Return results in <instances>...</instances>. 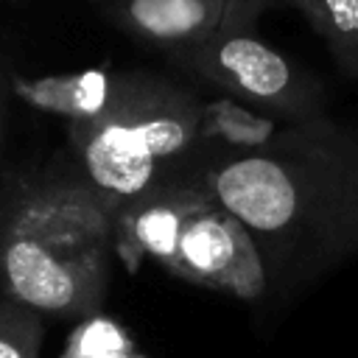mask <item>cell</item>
Wrapping results in <instances>:
<instances>
[{
	"label": "cell",
	"mask_w": 358,
	"mask_h": 358,
	"mask_svg": "<svg viewBox=\"0 0 358 358\" xmlns=\"http://www.w3.org/2000/svg\"><path fill=\"white\" fill-rule=\"evenodd\" d=\"M190 171L252 232L268 291L308 288L358 255V129L285 123L263 148L204 145Z\"/></svg>",
	"instance_id": "6da1fadb"
},
{
	"label": "cell",
	"mask_w": 358,
	"mask_h": 358,
	"mask_svg": "<svg viewBox=\"0 0 358 358\" xmlns=\"http://www.w3.org/2000/svg\"><path fill=\"white\" fill-rule=\"evenodd\" d=\"M115 213L87 182L28 193L0 227V285L39 313L95 316L109 282Z\"/></svg>",
	"instance_id": "7a4b0ae2"
},
{
	"label": "cell",
	"mask_w": 358,
	"mask_h": 358,
	"mask_svg": "<svg viewBox=\"0 0 358 358\" xmlns=\"http://www.w3.org/2000/svg\"><path fill=\"white\" fill-rule=\"evenodd\" d=\"M67 134L81 182L117 213L193 168L204 148V101L162 76L129 70L120 98L92 120L67 123Z\"/></svg>",
	"instance_id": "3957f363"
},
{
	"label": "cell",
	"mask_w": 358,
	"mask_h": 358,
	"mask_svg": "<svg viewBox=\"0 0 358 358\" xmlns=\"http://www.w3.org/2000/svg\"><path fill=\"white\" fill-rule=\"evenodd\" d=\"M168 59L193 78L285 123L327 115L324 84L282 50L255 34V25L227 28Z\"/></svg>",
	"instance_id": "277c9868"
},
{
	"label": "cell",
	"mask_w": 358,
	"mask_h": 358,
	"mask_svg": "<svg viewBox=\"0 0 358 358\" xmlns=\"http://www.w3.org/2000/svg\"><path fill=\"white\" fill-rule=\"evenodd\" d=\"M168 274L246 302L268 294L266 263L252 232L218 201L187 221Z\"/></svg>",
	"instance_id": "5b68a950"
},
{
	"label": "cell",
	"mask_w": 358,
	"mask_h": 358,
	"mask_svg": "<svg viewBox=\"0 0 358 358\" xmlns=\"http://www.w3.org/2000/svg\"><path fill=\"white\" fill-rule=\"evenodd\" d=\"M213 201L215 196L193 171L145 190L115 213V255L129 271H137L145 257L157 260L168 271L176 257L182 229Z\"/></svg>",
	"instance_id": "8992f818"
},
{
	"label": "cell",
	"mask_w": 358,
	"mask_h": 358,
	"mask_svg": "<svg viewBox=\"0 0 358 358\" xmlns=\"http://www.w3.org/2000/svg\"><path fill=\"white\" fill-rule=\"evenodd\" d=\"M266 0H101V11L129 36L165 53L199 45L227 28L255 25Z\"/></svg>",
	"instance_id": "52a82bcc"
},
{
	"label": "cell",
	"mask_w": 358,
	"mask_h": 358,
	"mask_svg": "<svg viewBox=\"0 0 358 358\" xmlns=\"http://www.w3.org/2000/svg\"><path fill=\"white\" fill-rule=\"evenodd\" d=\"M129 70H76L59 76H8L17 98L39 112L73 120H92L103 115L123 92Z\"/></svg>",
	"instance_id": "ba28073f"
},
{
	"label": "cell",
	"mask_w": 358,
	"mask_h": 358,
	"mask_svg": "<svg viewBox=\"0 0 358 358\" xmlns=\"http://www.w3.org/2000/svg\"><path fill=\"white\" fill-rule=\"evenodd\" d=\"M285 120H277L260 109H252L229 95L204 101V145L252 151L268 145Z\"/></svg>",
	"instance_id": "9c48e42d"
},
{
	"label": "cell",
	"mask_w": 358,
	"mask_h": 358,
	"mask_svg": "<svg viewBox=\"0 0 358 358\" xmlns=\"http://www.w3.org/2000/svg\"><path fill=\"white\" fill-rule=\"evenodd\" d=\"M294 8L327 45L341 76L358 78V0H299Z\"/></svg>",
	"instance_id": "30bf717a"
},
{
	"label": "cell",
	"mask_w": 358,
	"mask_h": 358,
	"mask_svg": "<svg viewBox=\"0 0 358 358\" xmlns=\"http://www.w3.org/2000/svg\"><path fill=\"white\" fill-rule=\"evenodd\" d=\"M62 358H143L126 330L103 316L84 319L64 344Z\"/></svg>",
	"instance_id": "8fae6325"
},
{
	"label": "cell",
	"mask_w": 358,
	"mask_h": 358,
	"mask_svg": "<svg viewBox=\"0 0 358 358\" xmlns=\"http://www.w3.org/2000/svg\"><path fill=\"white\" fill-rule=\"evenodd\" d=\"M42 316L14 299L0 302V358H39Z\"/></svg>",
	"instance_id": "7c38bea8"
},
{
	"label": "cell",
	"mask_w": 358,
	"mask_h": 358,
	"mask_svg": "<svg viewBox=\"0 0 358 358\" xmlns=\"http://www.w3.org/2000/svg\"><path fill=\"white\" fill-rule=\"evenodd\" d=\"M266 3H268L271 8H274V6H291V8H294V6L299 3V0H266Z\"/></svg>",
	"instance_id": "4fadbf2b"
},
{
	"label": "cell",
	"mask_w": 358,
	"mask_h": 358,
	"mask_svg": "<svg viewBox=\"0 0 358 358\" xmlns=\"http://www.w3.org/2000/svg\"><path fill=\"white\" fill-rule=\"evenodd\" d=\"M20 3H25V0H0V6H20Z\"/></svg>",
	"instance_id": "5bb4252c"
},
{
	"label": "cell",
	"mask_w": 358,
	"mask_h": 358,
	"mask_svg": "<svg viewBox=\"0 0 358 358\" xmlns=\"http://www.w3.org/2000/svg\"><path fill=\"white\" fill-rule=\"evenodd\" d=\"M0 78H3V73H0Z\"/></svg>",
	"instance_id": "9a60e30c"
}]
</instances>
